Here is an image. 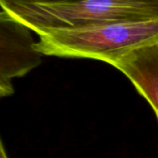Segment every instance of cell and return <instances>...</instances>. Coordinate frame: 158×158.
<instances>
[{
	"instance_id": "cell-1",
	"label": "cell",
	"mask_w": 158,
	"mask_h": 158,
	"mask_svg": "<svg viewBox=\"0 0 158 158\" xmlns=\"http://www.w3.org/2000/svg\"><path fill=\"white\" fill-rule=\"evenodd\" d=\"M1 9L38 35L116 22L158 19V0H76L28 3L0 0Z\"/></svg>"
},
{
	"instance_id": "cell-4",
	"label": "cell",
	"mask_w": 158,
	"mask_h": 158,
	"mask_svg": "<svg viewBox=\"0 0 158 158\" xmlns=\"http://www.w3.org/2000/svg\"><path fill=\"white\" fill-rule=\"evenodd\" d=\"M149 103L158 120V42L135 49L111 63Z\"/></svg>"
},
{
	"instance_id": "cell-6",
	"label": "cell",
	"mask_w": 158,
	"mask_h": 158,
	"mask_svg": "<svg viewBox=\"0 0 158 158\" xmlns=\"http://www.w3.org/2000/svg\"><path fill=\"white\" fill-rule=\"evenodd\" d=\"M0 158H8L7 153H6L5 145H4V143L2 141L0 143Z\"/></svg>"
},
{
	"instance_id": "cell-3",
	"label": "cell",
	"mask_w": 158,
	"mask_h": 158,
	"mask_svg": "<svg viewBox=\"0 0 158 158\" xmlns=\"http://www.w3.org/2000/svg\"><path fill=\"white\" fill-rule=\"evenodd\" d=\"M31 31L8 13L0 12V96L14 94L13 80L25 76L42 62Z\"/></svg>"
},
{
	"instance_id": "cell-5",
	"label": "cell",
	"mask_w": 158,
	"mask_h": 158,
	"mask_svg": "<svg viewBox=\"0 0 158 158\" xmlns=\"http://www.w3.org/2000/svg\"><path fill=\"white\" fill-rule=\"evenodd\" d=\"M14 1L28 2V3H63V2H69V1H76V0H14Z\"/></svg>"
},
{
	"instance_id": "cell-2",
	"label": "cell",
	"mask_w": 158,
	"mask_h": 158,
	"mask_svg": "<svg viewBox=\"0 0 158 158\" xmlns=\"http://www.w3.org/2000/svg\"><path fill=\"white\" fill-rule=\"evenodd\" d=\"M158 42V19L108 23L39 35L35 49L43 56L89 58L111 65L117 58Z\"/></svg>"
}]
</instances>
